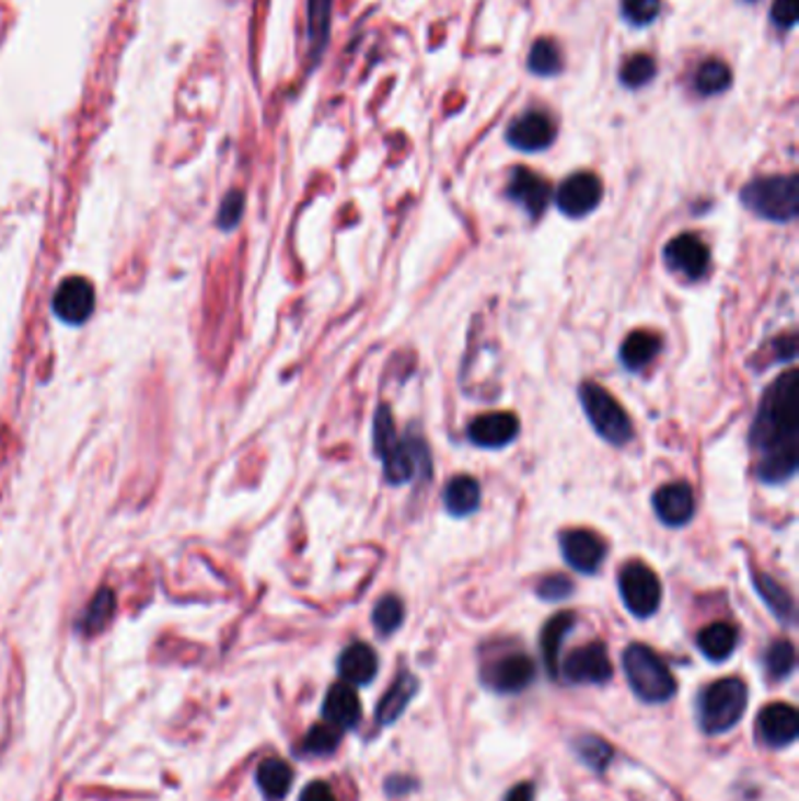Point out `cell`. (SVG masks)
I'll use <instances>...</instances> for the list:
<instances>
[{
  "instance_id": "obj_29",
  "label": "cell",
  "mask_w": 799,
  "mask_h": 801,
  "mask_svg": "<svg viewBox=\"0 0 799 801\" xmlns=\"http://www.w3.org/2000/svg\"><path fill=\"white\" fill-rule=\"evenodd\" d=\"M528 69H530V73L542 76V78L558 76L560 69H563V59H560L558 47L552 40H546V38L532 43L530 55H528Z\"/></svg>"
},
{
  "instance_id": "obj_4",
  "label": "cell",
  "mask_w": 799,
  "mask_h": 801,
  "mask_svg": "<svg viewBox=\"0 0 799 801\" xmlns=\"http://www.w3.org/2000/svg\"><path fill=\"white\" fill-rule=\"evenodd\" d=\"M748 706V689L739 677L713 682L698 698V724L706 733H725L734 727Z\"/></svg>"
},
{
  "instance_id": "obj_16",
  "label": "cell",
  "mask_w": 799,
  "mask_h": 801,
  "mask_svg": "<svg viewBox=\"0 0 799 801\" xmlns=\"http://www.w3.org/2000/svg\"><path fill=\"white\" fill-rule=\"evenodd\" d=\"M799 733V715L788 704H772L757 717V736L772 747L795 743Z\"/></svg>"
},
{
  "instance_id": "obj_28",
  "label": "cell",
  "mask_w": 799,
  "mask_h": 801,
  "mask_svg": "<svg viewBox=\"0 0 799 801\" xmlns=\"http://www.w3.org/2000/svg\"><path fill=\"white\" fill-rule=\"evenodd\" d=\"M755 587L764 603L769 605V610L778 616L780 622H786V624L795 622V603H792L790 593L780 587V583H776L769 574H755Z\"/></svg>"
},
{
  "instance_id": "obj_39",
  "label": "cell",
  "mask_w": 799,
  "mask_h": 801,
  "mask_svg": "<svg viewBox=\"0 0 799 801\" xmlns=\"http://www.w3.org/2000/svg\"><path fill=\"white\" fill-rule=\"evenodd\" d=\"M575 591L572 581L565 577V574H552V577H544L540 583H537V595L542 600H546V603H560V600L570 597Z\"/></svg>"
},
{
  "instance_id": "obj_2",
  "label": "cell",
  "mask_w": 799,
  "mask_h": 801,
  "mask_svg": "<svg viewBox=\"0 0 799 801\" xmlns=\"http://www.w3.org/2000/svg\"><path fill=\"white\" fill-rule=\"evenodd\" d=\"M741 202L764 221L790 223L799 213V181L795 174L755 178L741 190Z\"/></svg>"
},
{
  "instance_id": "obj_12",
  "label": "cell",
  "mask_w": 799,
  "mask_h": 801,
  "mask_svg": "<svg viewBox=\"0 0 799 801\" xmlns=\"http://www.w3.org/2000/svg\"><path fill=\"white\" fill-rule=\"evenodd\" d=\"M556 139L554 123L540 111L523 113L507 129V141L511 148L523 150V153H540L546 150Z\"/></svg>"
},
{
  "instance_id": "obj_35",
  "label": "cell",
  "mask_w": 799,
  "mask_h": 801,
  "mask_svg": "<svg viewBox=\"0 0 799 801\" xmlns=\"http://www.w3.org/2000/svg\"><path fill=\"white\" fill-rule=\"evenodd\" d=\"M340 736H343V731L336 729L333 724H328V722L317 724V727H312L310 733L305 736L303 750L308 755H317V757L331 755V753H336Z\"/></svg>"
},
{
  "instance_id": "obj_32",
  "label": "cell",
  "mask_w": 799,
  "mask_h": 801,
  "mask_svg": "<svg viewBox=\"0 0 799 801\" xmlns=\"http://www.w3.org/2000/svg\"><path fill=\"white\" fill-rule=\"evenodd\" d=\"M404 624V605L396 595H385L378 600L373 610V626L380 636H392Z\"/></svg>"
},
{
  "instance_id": "obj_25",
  "label": "cell",
  "mask_w": 799,
  "mask_h": 801,
  "mask_svg": "<svg viewBox=\"0 0 799 801\" xmlns=\"http://www.w3.org/2000/svg\"><path fill=\"white\" fill-rule=\"evenodd\" d=\"M572 626H575V616L570 612H560L554 616V619H548V624L542 630V654H544L546 671L552 677L558 675L560 647H563V640L568 638Z\"/></svg>"
},
{
  "instance_id": "obj_40",
  "label": "cell",
  "mask_w": 799,
  "mask_h": 801,
  "mask_svg": "<svg viewBox=\"0 0 799 801\" xmlns=\"http://www.w3.org/2000/svg\"><path fill=\"white\" fill-rule=\"evenodd\" d=\"M772 22L780 31H790L797 26V0H774Z\"/></svg>"
},
{
  "instance_id": "obj_38",
  "label": "cell",
  "mask_w": 799,
  "mask_h": 801,
  "mask_svg": "<svg viewBox=\"0 0 799 801\" xmlns=\"http://www.w3.org/2000/svg\"><path fill=\"white\" fill-rule=\"evenodd\" d=\"M659 0H622V16L630 26H649L659 16Z\"/></svg>"
},
{
  "instance_id": "obj_18",
  "label": "cell",
  "mask_w": 799,
  "mask_h": 801,
  "mask_svg": "<svg viewBox=\"0 0 799 801\" xmlns=\"http://www.w3.org/2000/svg\"><path fill=\"white\" fill-rule=\"evenodd\" d=\"M535 680V663L525 654H509L493 663L486 673V684L499 694L523 692Z\"/></svg>"
},
{
  "instance_id": "obj_33",
  "label": "cell",
  "mask_w": 799,
  "mask_h": 801,
  "mask_svg": "<svg viewBox=\"0 0 799 801\" xmlns=\"http://www.w3.org/2000/svg\"><path fill=\"white\" fill-rule=\"evenodd\" d=\"M764 668L772 680H786L795 671V647L788 640H776L764 654Z\"/></svg>"
},
{
  "instance_id": "obj_42",
  "label": "cell",
  "mask_w": 799,
  "mask_h": 801,
  "mask_svg": "<svg viewBox=\"0 0 799 801\" xmlns=\"http://www.w3.org/2000/svg\"><path fill=\"white\" fill-rule=\"evenodd\" d=\"M301 801H338V799H336V794H333V790L326 786V782L314 780L303 790Z\"/></svg>"
},
{
  "instance_id": "obj_37",
  "label": "cell",
  "mask_w": 799,
  "mask_h": 801,
  "mask_svg": "<svg viewBox=\"0 0 799 801\" xmlns=\"http://www.w3.org/2000/svg\"><path fill=\"white\" fill-rule=\"evenodd\" d=\"M396 427L392 420V410L387 406H380L373 420V450L375 455L382 457L387 450L396 443Z\"/></svg>"
},
{
  "instance_id": "obj_13",
  "label": "cell",
  "mask_w": 799,
  "mask_h": 801,
  "mask_svg": "<svg viewBox=\"0 0 799 801\" xmlns=\"http://www.w3.org/2000/svg\"><path fill=\"white\" fill-rule=\"evenodd\" d=\"M53 307L66 324H82L94 310V289L85 277H69L61 281L53 298Z\"/></svg>"
},
{
  "instance_id": "obj_1",
  "label": "cell",
  "mask_w": 799,
  "mask_h": 801,
  "mask_svg": "<svg viewBox=\"0 0 799 801\" xmlns=\"http://www.w3.org/2000/svg\"><path fill=\"white\" fill-rule=\"evenodd\" d=\"M799 400L797 373L788 371L764 392L751 429V443L760 453L757 478L767 486H780L797 474Z\"/></svg>"
},
{
  "instance_id": "obj_36",
  "label": "cell",
  "mask_w": 799,
  "mask_h": 801,
  "mask_svg": "<svg viewBox=\"0 0 799 801\" xmlns=\"http://www.w3.org/2000/svg\"><path fill=\"white\" fill-rule=\"evenodd\" d=\"M575 750L579 753V757L584 759L591 766V769H595V771H603L605 766L610 764V759H612V747L598 736H581L575 743Z\"/></svg>"
},
{
  "instance_id": "obj_6",
  "label": "cell",
  "mask_w": 799,
  "mask_h": 801,
  "mask_svg": "<svg viewBox=\"0 0 799 801\" xmlns=\"http://www.w3.org/2000/svg\"><path fill=\"white\" fill-rule=\"evenodd\" d=\"M619 593L626 610L638 616V619H647L652 616L661 605V583L655 574L652 567H647L640 560L626 562L619 572Z\"/></svg>"
},
{
  "instance_id": "obj_31",
  "label": "cell",
  "mask_w": 799,
  "mask_h": 801,
  "mask_svg": "<svg viewBox=\"0 0 799 801\" xmlns=\"http://www.w3.org/2000/svg\"><path fill=\"white\" fill-rule=\"evenodd\" d=\"M655 76H657V61L649 55L630 57L619 71L622 85L628 90H640V88L649 85V82L655 80Z\"/></svg>"
},
{
  "instance_id": "obj_26",
  "label": "cell",
  "mask_w": 799,
  "mask_h": 801,
  "mask_svg": "<svg viewBox=\"0 0 799 801\" xmlns=\"http://www.w3.org/2000/svg\"><path fill=\"white\" fill-rule=\"evenodd\" d=\"M415 692H418V680H415L410 673L398 675L396 682L392 684V689L385 694V698L380 700L378 722L380 724L396 722L398 717H402V712L406 710V706L413 700Z\"/></svg>"
},
{
  "instance_id": "obj_5",
  "label": "cell",
  "mask_w": 799,
  "mask_h": 801,
  "mask_svg": "<svg viewBox=\"0 0 799 801\" xmlns=\"http://www.w3.org/2000/svg\"><path fill=\"white\" fill-rule=\"evenodd\" d=\"M579 400L581 408H584L591 427L595 429L598 437L612 445H626L634 439V425H630V417L619 406V400L614 398L605 387L598 385V382H584L579 387Z\"/></svg>"
},
{
  "instance_id": "obj_43",
  "label": "cell",
  "mask_w": 799,
  "mask_h": 801,
  "mask_svg": "<svg viewBox=\"0 0 799 801\" xmlns=\"http://www.w3.org/2000/svg\"><path fill=\"white\" fill-rule=\"evenodd\" d=\"M532 797H535V790H532L530 782H521V786H516L505 801H532Z\"/></svg>"
},
{
  "instance_id": "obj_11",
  "label": "cell",
  "mask_w": 799,
  "mask_h": 801,
  "mask_svg": "<svg viewBox=\"0 0 799 801\" xmlns=\"http://www.w3.org/2000/svg\"><path fill=\"white\" fill-rule=\"evenodd\" d=\"M563 675L577 684H603L612 677V663L603 642H591L575 649L565 659Z\"/></svg>"
},
{
  "instance_id": "obj_41",
  "label": "cell",
  "mask_w": 799,
  "mask_h": 801,
  "mask_svg": "<svg viewBox=\"0 0 799 801\" xmlns=\"http://www.w3.org/2000/svg\"><path fill=\"white\" fill-rule=\"evenodd\" d=\"M242 209H244V199L240 193H232L225 197V202L221 207V216H219V223L221 228H232L238 225L240 216H242Z\"/></svg>"
},
{
  "instance_id": "obj_23",
  "label": "cell",
  "mask_w": 799,
  "mask_h": 801,
  "mask_svg": "<svg viewBox=\"0 0 799 801\" xmlns=\"http://www.w3.org/2000/svg\"><path fill=\"white\" fill-rule=\"evenodd\" d=\"M737 642H739L737 628L722 624V622L706 626L696 638V645H698V649H702V654L715 663H720L734 654Z\"/></svg>"
},
{
  "instance_id": "obj_3",
  "label": "cell",
  "mask_w": 799,
  "mask_h": 801,
  "mask_svg": "<svg viewBox=\"0 0 799 801\" xmlns=\"http://www.w3.org/2000/svg\"><path fill=\"white\" fill-rule=\"evenodd\" d=\"M624 671L634 692L647 704H663L675 696V677L659 654L645 645H630L624 652Z\"/></svg>"
},
{
  "instance_id": "obj_19",
  "label": "cell",
  "mask_w": 799,
  "mask_h": 801,
  "mask_svg": "<svg viewBox=\"0 0 799 801\" xmlns=\"http://www.w3.org/2000/svg\"><path fill=\"white\" fill-rule=\"evenodd\" d=\"M324 720L336 729H355L361 720V700L352 684H333L324 698Z\"/></svg>"
},
{
  "instance_id": "obj_10",
  "label": "cell",
  "mask_w": 799,
  "mask_h": 801,
  "mask_svg": "<svg viewBox=\"0 0 799 801\" xmlns=\"http://www.w3.org/2000/svg\"><path fill=\"white\" fill-rule=\"evenodd\" d=\"M563 558L575 572L595 574L605 560V542L591 530H565L560 534Z\"/></svg>"
},
{
  "instance_id": "obj_27",
  "label": "cell",
  "mask_w": 799,
  "mask_h": 801,
  "mask_svg": "<svg viewBox=\"0 0 799 801\" xmlns=\"http://www.w3.org/2000/svg\"><path fill=\"white\" fill-rule=\"evenodd\" d=\"M331 8L333 0H308V40H310V57L314 61H320L328 45Z\"/></svg>"
},
{
  "instance_id": "obj_14",
  "label": "cell",
  "mask_w": 799,
  "mask_h": 801,
  "mask_svg": "<svg viewBox=\"0 0 799 801\" xmlns=\"http://www.w3.org/2000/svg\"><path fill=\"white\" fill-rule=\"evenodd\" d=\"M507 197L513 205H519L530 219H540L548 199H552V190H548V183L542 176L525 170V166H519V170L511 172Z\"/></svg>"
},
{
  "instance_id": "obj_30",
  "label": "cell",
  "mask_w": 799,
  "mask_h": 801,
  "mask_svg": "<svg viewBox=\"0 0 799 801\" xmlns=\"http://www.w3.org/2000/svg\"><path fill=\"white\" fill-rule=\"evenodd\" d=\"M696 92L704 96H718L729 90L731 85V71L729 66L722 61H706L696 73Z\"/></svg>"
},
{
  "instance_id": "obj_20",
  "label": "cell",
  "mask_w": 799,
  "mask_h": 801,
  "mask_svg": "<svg viewBox=\"0 0 799 801\" xmlns=\"http://www.w3.org/2000/svg\"><path fill=\"white\" fill-rule=\"evenodd\" d=\"M338 673L347 684H369L378 673V657L369 645H349L338 659Z\"/></svg>"
},
{
  "instance_id": "obj_21",
  "label": "cell",
  "mask_w": 799,
  "mask_h": 801,
  "mask_svg": "<svg viewBox=\"0 0 799 801\" xmlns=\"http://www.w3.org/2000/svg\"><path fill=\"white\" fill-rule=\"evenodd\" d=\"M443 507L453 519L472 515L480 507V486L472 476H455L443 490Z\"/></svg>"
},
{
  "instance_id": "obj_15",
  "label": "cell",
  "mask_w": 799,
  "mask_h": 801,
  "mask_svg": "<svg viewBox=\"0 0 799 801\" xmlns=\"http://www.w3.org/2000/svg\"><path fill=\"white\" fill-rule=\"evenodd\" d=\"M519 431L521 422L516 420V415L511 413H486L476 417L467 429L470 441L486 450H499L511 445L516 437H519Z\"/></svg>"
},
{
  "instance_id": "obj_24",
  "label": "cell",
  "mask_w": 799,
  "mask_h": 801,
  "mask_svg": "<svg viewBox=\"0 0 799 801\" xmlns=\"http://www.w3.org/2000/svg\"><path fill=\"white\" fill-rule=\"evenodd\" d=\"M661 352V338L655 333L636 330L622 343L619 359L628 371H642L645 365L652 363Z\"/></svg>"
},
{
  "instance_id": "obj_7",
  "label": "cell",
  "mask_w": 799,
  "mask_h": 801,
  "mask_svg": "<svg viewBox=\"0 0 799 801\" xmlns=\"http://www.w3.org/2000/svg\"><path fill=\"white\" fill-rule=\"evenodd\" d=\"M380 460L390 486H406L413 478H429L431 472L429 450L420 437L396 439V443Z\"/></svg>"
},
{
  "instance_id": "obj_8",
  "label": "cell",
  "mask_w": 799,
  "mask_h": 801,
  "mask_svg": "<svg viewBox=\"0 0 799 801\" xmlns=\"http://www.w3.org/2000/svg\"><path fill=\"white\" fill-rule=\"evenodd\" d=\"M603 199V183L595 174L579 172L565 178L556 190V207L568 219H584Z\"/></svg>"
},
{
  "instance_id": "obj_22",
  "label": "cell",
  "mask_w": 799,
  "mask_h": 801,
  "mask_svg": "<svg viewBox=\"0 0 799 801\" xmlns=\"http://www.w3.org/2000/svg\"><path fill=\"white\" fill-rule=\"evenodd\" d=\"M256 782H258V788H260L265 799L281 801L291 790L293 771H291V766L285 759H277V757L263 759L258 764V769H256Z\"/></svg>"
},
{
  "instance_id": "obj_34",
  "label": "cell",
  "mask_w": 799,
  "mask_h": 801,
  "mask_svg": "<svg viewBox=\"0 0 799 801\" xmlns=\"http://www.w3.org/2000/svg\"><path fill=\"white\" fill-rule=\"evenodd\" d=\"M113 612H115V597H113V593L111 591H102L90 603L85 616H82V622H80L82 632H88V636H92V632L102 630L111 622Z\"/></svg>"
},
{
  "instance_id": "obj_17",
  "label": "cell",
  "mask_w": 799,
  "mask_h": 801,
  "mask_svg": "<svg viewBox=\"0 0 799 801\" xmlns=\"http://www.w3.org/2000/svg\"><path fill=\"white\" fill-rule=\"evenodd\" d=\"M652 504L663 525L682 527L694 515V492L687 483H665L655 492Z\"/></svg>"
},
{
  "instance_id": "obj_9",
  "label": "cell",
  "mask_w": 799,
  "mask_h": 801,
  "mask_svg": "<svg viewBox=\"0 0 799 801\" xmlns=\"http://www.w3.org/2000/svg\"><path fill=\"white\" fill-rule=\"evenodd\" d=\"M663 263L671 272L685 277L687 281L702 279L708 270L710 252L708 246L692 232L673 237L663 248Z\"/></svg>"
}]
</instances>
